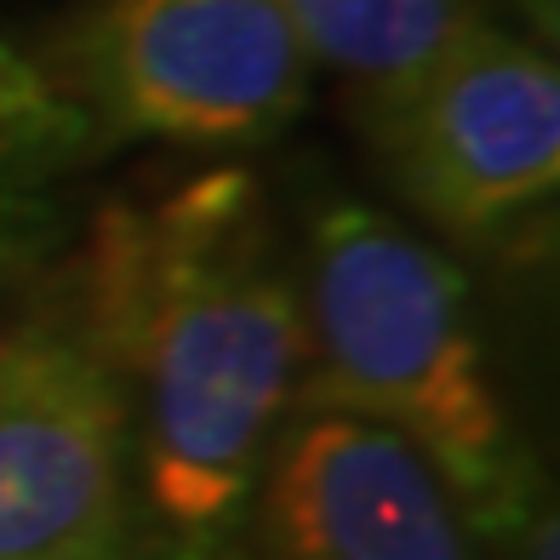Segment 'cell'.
<instances>
[{"label":"cell","mask_w":560,"mask_h":560,"mask_svg":"<svg viewBox=\"0 0 560 560\" xmlns=\"http://www.w3.org/2000/svg\"><path fill=\"white\" fill-rule=\"evenodd\" d=\"M69 315L126 406L138 555L246 560L252 492L310 361L258 184L229 166L161 200H109Z\"/></svg>","instance_id":"obj_1"},{"label":"cell","mask_w":560,"mask_h":560,"mask_svg":"<svg viewBox=\"0 0 560 560\" xmlns=\"http://www.w3.org/2000/svg\"><path fill=\"white\" fill-rule=\"evenodd\" d=\"M303 395L412 441L464 503L480 544L503 538L538 492L487 377L469 287L446 252L372 207H326L303 275Z\"/></svg>","instance_id":"obj_2"},{"label":"cell","mask_w":560,"mask_h":560,"mask_svg":"<svg viewBox=\"0 0 560 560\" xmlns=\"http://www.w3.org/2000/svg\"><path fill=\"white\" fill-rule=\"evenodd\" d=\"M0 560H143L126 406L69 303L0 332Z\"/></svg>","instance_id":"obj_3"},{"label":"cell","mask_w":560,"mask_h":560,"mask_svg":"<svg viewBox=\"0 0 560 560\" xmlns=\"http://www.w3.org/2000/svg\"><path fill=\"white\" fill-rule=\"evenodd\" d=\"M74 81L115 138L264 143L303 109L310 52L275 0H104Z\"/></svg>","instance_id":"obj_4"},{"label":"cell","mask_w":560,"mask_h":560,"mask_svg":"<svg viewBox=\"0 0 560 560\" xmlns=\"http://www.w3.org/2000/svg\"><path fill=\"white\" fill-rule=\"evenodd\" d=\"M400 195L457 241L544 212L560 184V69L487 18L377 104Z\"/></svg>","instance_id":"obj_5"},{"label":"cell","mask_w":560,"mask_h":560,"mask_svg":"<svg viewBox=\"0 0 560 560\" xmlns=\"http://www.w3.org/2000/svg\"><path fill=\"white\" fill-rule=\"evenodd\" d=\"M246 560H492V549L412 441L298 406L252 492Z\"/></svg>","instance_id":"obj_6"},{"label":"cell","mask_w":560,"mask_h":560,"mask_svg":"<svg viewBox=\"0 0 560 560\" xmlns=\"http://www.w3.org/2000/svg\"><path fill=\"white\" fill-rule=\"evenodd\" d=\"M275 7L310 63L366 86L372 104L406 92L452 40L480 23L475 0H275Z\"/></svg>","instance_id":"obj_7"},{"label":"cell","mask_w":560,"mask_h":560,"mask_svg":"<svg viewBox=\"0 0 560 560\" xmlns=\"http://www.w3.org/2000/svg\"><path fill=\"white\" fill-rule=\"evenodd\" d=\"M487 549H498L492 560H560V538H555V515L549 509L532 503L526 515L503 532V538H492Z\"/></svg>","instance_id":"obj_8"},{"label":"cell","mask_w":560,"mask_h":560,"mask_svg":"<svg viewBox=\"0 0 560 560\" xmlns=\"http://www.w3.org/2000/svg\"><path fill=\"white\" fill-rule=\"evenodd\" d=\"M23 258H30V212L18 200H0V298L12 292Z\"/></svg>","instance_id":"obj_9"}]
</instances>
